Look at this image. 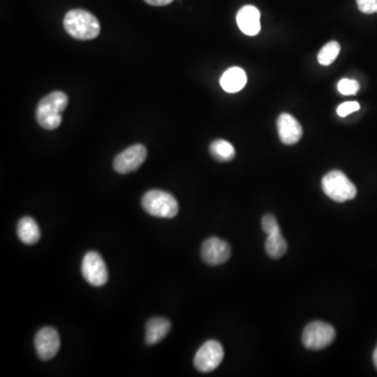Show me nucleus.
Masks as SVG:
<instances>
[{
    "instance_id": "nucleus-1",
    "label": "nucleus",
    "mask_w": 377,
    "mask_h": 377,
    "mask_svg": "<svg viewBox=\"0 0 377 377\" xmlns=\"http://www.w3.org/2000/svg\"><path fill=\"white\" fill-rule=\"evenodd\" d=\"M64 29L72 38L86 41L97 38L100 34V22L90 12L74 9L66 13Z\"/></svg>"
},
{
    "instance_id": "nucleus-2",
    "label": "nucleus",
    "mask_w": 377,
    "mask_h": 377,
    "mask_svg": "<svg viewBox=\"0 0 377 377\" xmlns=\"http://www.w3.org/2000/svg\"><path fill=\"white\" fill-rule=\"evenodd\" d=\"M68 105V97L62 91H54L39 102L37 123L47 130L57 129L62 123V113Z\"/></svg>"
},
{
    "instance_id": "nucleus-3",
    "label": "nucleus",
    "mask_w": 377,
    "mask_h": 377,
    "mask_svg": "<svg viewBox=\"0 0 377 377\" xmlns=\"http://www.w3.org/2000/svg\"><path fill=\"white\" fill-rule=\"evenodd\" d=\"M142 207L157 218H173L178 213V202L173 195L161 190H151L142 198Z\"/></svg>"
},
{
    "instance_id": "nucleus-4",
    "label": "nucleus",
    "mask_w": 377,
    "mask_h": 377,
    "mask_svg": "<svg viewBox=\"0 0 377 377\" xmlns=\"http://www.w3.org/2000/svg\"><path fill=\"white\" fill-rule=\"evenodd\" d=\"M322 188L324 193L337 202L353 200L358 194L356 186L339 170H333L323 177Z\"/></svg>"
},
{
    "instance_id": "nucleus-5",
    "label": "nucleus",
    "mask_w": 377,
    "mask_h": 377,
    "mask_svg": "<svg viewBox=\"0 0 377 377\" xmlns=\"http://www.w3.org/2000/svg\"><path fill=\"white\" fill-rule=\"evenodd\" d=\"M335 339V330L328 323L316 321L308 324L302 335V343L310 350H322Z\"/></svg>"
},
{
    "instance_id": "nucleus-6",
    "label": "nucleus",
    "mask_w": 377,
    "mask_h": 377,
    "mask_svg": "<svg viewBox=\"0 0 377 377\" xmlns=\"http://www.w3.org/2000/svg\"><path fill=\"white\" fill-rule=\"evenodd\" d=\"M82 275L85 281L93 287H100L106 284L109 271L106 263L99 252H88L82 261Z\"/></svg>"
},
{
    "instance_id": "nucleus-7",
    "label": "nucleus",
    "mask_w": 377,
    "mask_h": 377,
    "mask_svg": "<svg viewBox=\"0 0 377 377\" xmlns=\"http://www.w3.org/2000/svg\"><path fill=\"white\" fill-rule=\"evenodd\" d=\"M225 358V350L219 342L210 339L196 352L194 366L200 372L209 373L218 368Z\"/></svg>"
},
{
    "instance_id": "nucleus-8",
    "label": "nucleus",
    "mask_w": 377,
    "mask_h": 377,
    "mask_svg": "<svg viewBox=\"0 0 377 377\" xmlns=\"http://www.w3.org/2000/svg\"><path fill=\"white\" fill-rule=\"evenodd\" d=\"M147 159V149L144 145L136 144L117 155L113 161V168L120 174L136 171Z\"/></svg>"
},
{
    "instance_id": "nucleus-9",
    "label": "nucleus",
    "mask_w": 377,
    "mask_h": 377,
    "mask_svg": "<svg viewBox=\"0 0 377 377\" xmlns=\"http://www.w3.org/2000/svg\"><path fill=\"white\" fill-rule=\"evenodd\" d=\"M59 333L53 327H43L35 337V349L42 360H49L57 355L60 350Z\"/></svg>"
},
{
    "instance_id": "nucleus-10",
    "label": "nucleus",
    "mask_w": 377,
    "mask_h": 377,
    "mask_svg": "<svg viewBox=\"0 0 377 377\" xmlns=\"http://www.w3.org/2000/svg\"><path fill=\"white\" fill-rule=\"evenodd\" d=\"M232 250L230 244L225 240L211 237L202 243V258L207 264L220 265L227 262L231 257Z\"/></svg>"
},
{
    "instance_id": "nucleus-11",
    "label": "nucleus",
    "mask_w": 377,
    "mask_h": 377,
    "mask_svg": "<svg viewBox=\"0 0 377 377\" xmlns=\"http://www.w3.org/2000/svg\"><path fill=\"white\" fill-rule=\"evenodd\" d=\"M277 128L280 141L284 145L297 144L303 136L301 124L289 113L279 115Z\"/></svg>"
},
{
    "instance_id": "nucleus-12",
    "label": "nucleus",
    "mask_w": 377,
    "mask_h": 377,
    "mask_svg": "<svg viewBox=\"0 0 377 377\" xmlns=\"http://www.w3.org/2000/svg\"><path fill=\"white\" fill-rule=\"evenodd\" d=\"M237 24L243 34L256 36L261 30L260 12L254 6H246L237 13Z\"/></svg>"
},
{
    "instance_id": "nucleus-13",
    "label": "nucleus",
    "mask_w": 377,
    "mask_h": 377,
    "mask_svg": "<svg viewBox=\"0 0 377 377\" xmlns=\"http://www.w3.org/2000/svg\"><path fill=\"white\" fill-rule=\"evenodd\" d=\"M171 330V322L165 318H153L146 324V344L155 345L163 341Z\"/></svg>"
},
{
    "instance_id": "nucleus-14",
    "label": "nucleus",
    "mask_w": 377,
    "mask_h": 377,
    "mask_svg": "<svg viewBox=\"0 0 377 377\" xmlns=\"http://www.w3.org/2000/svg\"><path fill=\"white\" fill-rule=\"evenodd\" d=\"M248 77L246 72L240 67H231L223 72L220 79V85L227 93H238L246 86Z\"/></svg>"
},
{
    "instance_id": "nucleus-15",
    "label": "nucleus",
    "mask_w": 377,
    "mask_h": 377,
    "mask_svg": "<svg viewBox=\"0 0 377 377\" xmlns=\"http://www.w3.org/2000/svg\"><path fill=\"white\" fill-rule=\"evenodd\" d=\"M17 235L20 241L28 246H32L40 239V229L32 217H24L18 223Z\"/></svg>"
},
{
    "instance_id": "nucleus-16",
    "label": "nucleus",
    "mask_w": 377,
    "mask_h": 377,
    "mask_svg": "<svg viewBox=\"0 0 377 377\" xmlns=\"http://www.w3.org/2000/svg\"><path fill=\"white\" fill-rule=\"evenodd\" d=\"M265 250L268 256L273 259H279L284 256L287 250V243L282 236L281 230L267 234Z\"/></svg>"
},
{
    "instance_id": "nucleus-17",
    "label": "nucleus",
    "mask_w": 377,
    "mask_h": 377,
    "mask_svg": "<svg viewBox=\"0 0 377 377\" xmlns=\"http://www.w3.org/2000/svg\"><path fill=\"white\" fill-rule=\"evenodd\" d=\"M210 153L213 159L220 163L231 161L235 157V148L231 143L225 140H216L211 144Z\"/></svg>"
},
{
    "instance_id": "nucleus-18",
    "label": "nucleus",
    "mask_w": 377,
    "mask_h": 377,
    "mask_svg": "<svg viewBox=\"0 0 377 377\" xmlns=\"http://www.w3.org/2000/svg\"><path fill=\"white\" fill-rule=\"evenodd\" d=\"M341 53V45L337 41H331L319 51L318 61L321 65L328 66L333 63Z\"/></svg>"
},
{
    "instance_id": "nucleus-19",
    "label": "nucleus",
    "mask_w": 377,
    "mask_h": 377,
    "mask_svg": "<svg viewBox=\"0 0 377 377\" xmlns=\"http://www.w3.org/2000/svg\"><path fill=\"white\" fill-rule=\"evenodd\" d=\"M337 89L344 96H353L360 90V84L358 81L351 79H343L339 81Z\"/></svg>"
},
{
    "instance_id": "nucleus-20",
    "label": "nucleus",
    "mask_w": 377,
    "mask_h": 377,
    "mask_svg": "<svg viewBox=\"0 0 377 377\" xmlns=\"http://www.w3.org/2000/svg\"><path fill=\"white\" fill-rule=\"evenodd\" d=\"M358 10L364 14L377 13V0H356Z\"/></svg>"
},
{
    "instance_id": "nucleus-21",
    "label": "nucleus",
    "mask_w": 377,
    "mask_h": 377,
    "mask_svg": "<svg viewBox=\"0 0 377 377\" xmlns=\"http://www.w3.org/2000/svg\"><path fill=\"white\" fill-rule=\"evenodd\" d=\"M262 229L264 233L271 234L280 230L277 219L273 215H265L262 218Z\"/></svg>"
},
{
    "instance_id": "nucleus-22",
    "label": "nucleus",
    "mask_w": 377,
    "mask_h": 377,
    "mask_svg": "<svg viewBox=\"0 0 377 377\" xmlns=\"http://www.w3.org/2000/svg\"><path fill=\"white\" fill-rule=\"evenodd\" d=\"M360 106L358 102H345L339 105V109H337V115L339 117L345 118L351 115V113H355V111H360Z\"/></svg>"
},
{
    "instance_id": "nucleus-23",
    "label": "nucleus",
    "mask_w": 377,
    "mask_h": 377,
    "mask_svg": "<svg viewBox=\"0 0 377 377\" xmlns=\"http://www.w3.org/2000/svg\"><path fill=\"white\" fill-rule=\"evenodd\" d=\"M148 5L154 6V7H163V6L170 5L173 0H145Z\"/></svg>"
},
{
    "instance_id": "nucleus-24",
    "label": "nucleus",
    "mask_w": 377,
    "mask_h": 377,
    "mask_svg": "<svg viewBox=\"0 0 377 377\" xmlns=\"http://www.w3.org/2000/svg\"><path fill=\"white\" fill-rule=\"evenodd\" d=\"M373 362H374L375 368L377 370V346L375 348L374 352H373Z\"/></svg>"
}]
</instances>
